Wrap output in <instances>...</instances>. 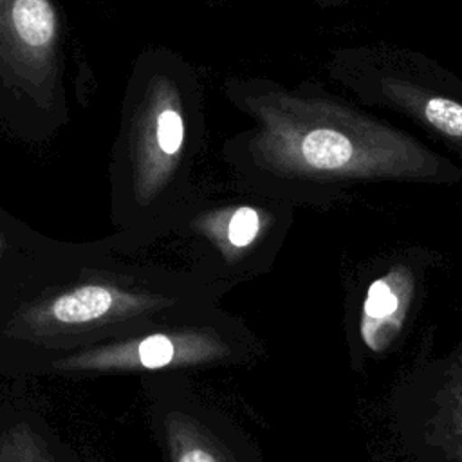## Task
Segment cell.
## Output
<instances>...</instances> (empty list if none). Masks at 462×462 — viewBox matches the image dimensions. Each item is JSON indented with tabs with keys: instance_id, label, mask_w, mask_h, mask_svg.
Listing matches in <instances>:
<instances>
[{
	"instance_id": "2",
	"label": "cell",
	"mask_w": 462,
	"mask_h": 462,
	"mask_svg": "<svg viewBox=\"0 0 462 462\" xmlns=\"http://www.w3.org/2000/svg\"><path fill=\"white\" fill-rule=\"evenodd\" d=\"M323 67L354 101L408 119L462 166V78L453 70L384 42L332 47Z\"/></svg>"
},
{
	"instance_id": "1",
	"label": "cell",
	"mask_w": 462,
	"mask_h": 462,
	"mask_svg": "<svg viewBox=\"0 0 462 462\" xmlns=\"http://www.w3.org/2000/svg\"><path fill=\"white\" fill-rule=\"evenodd\" d=\"M222 90L251 121L222 144L233 182L296 209L334 206L366 184L462 182L448 153L316 81L240 74Z\"/></svg>"
},
{
	"instance_id": "4",
	"label": "cell",
	"mask_w": 462,
	"mask_h": 462,
	"mask_svg": "<svg viewBox=\"0 0 462 462\" xmlns=\"http://www.w3.org/2000/svg\"><path fill=\"white\" fill-rule=\"evenodd\" d=\"M431 265V251L411 247L379 256L356 273L343 321L352 370L386 357L404 339L426 296Z\"/></svg>"
},
{
	"instance_id": "5",
	"label": "cell",
	"mask_w": 462,
	"mask_h": 462,
	"mask_svg": "<svg viewBox=\"0 0 462 462\" xmlns=\"http://www.w3.org/2000/svg\"><path fill=\"white\" fill-rule=\"evenodd\" d=\"M388 426L401 462H462V336L395 383Z\"/></svg>"
},
{
	"instance_id": "9",
	"label": "cell",
	"mask_w": 462,
	"mask_h": 462,
	"mask_svg": "<svg viewBox=\"0 0 462 462\" xmlns=\"http://www.w3.org/2000/svg\"><path fill=\"white\" fill-rule=\"evenodd\" d=\"M309 4H312L318 9H339L345 7L356 0H307Z\"/></svg>"
},
{
	"instance_id": "8",
	"label": "cell",
	"mask_w": 462,
	"mask_h": 462,
	"mask_svg": "<svg viewBox=\"0 0 462 462\" xmlns=\"http://www.w3.org/2000/svg\"><path fill=\"white\" fill-rule=\"evenodd\" d=\"M0 462H52L42 440L25 428L7 431L0 439Z\"/></svg>"
},
{
	"instance_id": "6",
	"label": "cell",
	"mask_w": 462,
	"mask_h": 462,
	"mask_svg": "<svg viewBox=\"0 0 462 462\" xmlns=\"http://www.w3.org/2000/svg\"><path fill=\"white\" fill-rule=\"evenodd\" d=\"M162 397L159 424L168 462H265L251 435L224 410L186 388Z\"/></svg>"
},
{
	"instance_id": "10",
	"label": "cell",
	"mask_w": 462,
	"mask_h": 462,
	"mask_svg": "<svg viewBox=\"0 0 462 462\" xmlns=\"http://www.w3.org/2000/svg\"><path fill=\"white\" fill-rule=\"evenodd\" d=\"M211 2H226V0H211Z\"/></svg>"
},
{
	"instance_id": "3",
	"label": "cell",
	"mask_w": 462,
	"mask_h": 462,
	"mask_svg": "<svg viewBox=\"0 0 462 462\" xmlns=\"http://www.w3.org/2000/svg\"><path fill=\"white\" fill-rule=\"evenodd\" d=\"M294 215V206L233 182L231 193L195 195L179 224L197 245V276L222 298L274 267Z\"/></svg>"
},
{
	"instance_id": "7",
	"label": "cell",
	"mask_w": 462,
	"mask_h": 462,
	"mask_svg": "<svg viewBox=\"0 0 462 462\" xmlns=\"http://www.w3.org/2000/svg\"><path fill=\"white\" fill-rule=\"evenodd\" d=\"M14 25L18 36L32 47H43L56 36L54 11L47 0H16Z\"/></svg>"
}]
</instances>
